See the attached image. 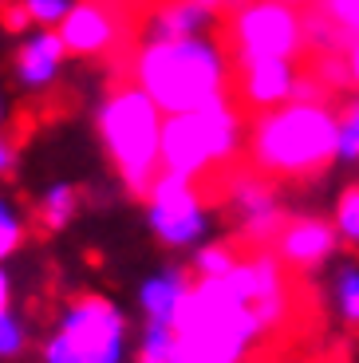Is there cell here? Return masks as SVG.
<instances>
[{
  "label": "cell",
  "mask_w": 359,
  "mask_h": 363,
  "mask_svg": "<svg viewBox=\"0 0 359 363\" xmlns=\"http://www.w3.org/2000/svg\"><path fill=\"white\" fill-rule=\"evenodd\" d=\"M126 72L158 103L162 115L198 111L233 91V60L217 32L138 44L126 55Z\"/></svg>",
  "instance_id": "obj_1"
},
{
  "label": "cell",
  "mask_w": 359,
  "mask_h": 363,
  "mask_svg": "<svg viewBox=\"0 0 359 363\" xmlns=\"http://www.w3.org/2000/svg\"><path fill=\"white\" fill-rule=\"evenodd\" d=\"M245 111L229 95L198 111L166 115L162 123V170L182 174L206 201H225V186L245 162Z\"/></svg>",
  "instance_id": "obj_2"
},
{
  "label": "cell",
  "mask_w": 359,
  "mask_h": 363,
  "mask_svg": "<svg viewBox=\"0 0 359 363\" xmlns=\"http://www.w3.org/2000/svg\"><path fill=\"white\" fill-rule=\"evenodd\" d=\"M245 158L269 182L312 178L340 158V118L328 103H285L249 118Z\"/></svg>",
  "instance_id": "obj_3"
},
{
  "label": "cell",
  "mask_w": 359,
  "mask_h": 363,
  "mask_svg": "<svg viewBox=\"0 0 359 363\" xmlns=\"http://www.w3.org/2000/svg\"><path fill=\"white\" fill-rule=\"evenodd\" d=\"M162 111L131 75H118L99 103V138L126 194L146 201L162 174Z\"/></svg>",
  "instance_id": "obj_4"
},
{
  "label": "cell",
  "mask_w": 359,
  "mask_h": 363,
  "mask_svg": "<svg viewBox=\"0 0 359 363\" xmlns=\"http://www.w3.org/2000/svg\"><path fill=\"white\" fill-rule=\"evenodd\" d=\"M126 344V320L115 300L79 292L55 316L52 336L40 347L44 363H118Z\"/></svg>",
  "instance_id": "obj_5"
},
{
  "label": "cell",
  "mask_w": 359,
  "mask_h": 363,
  "mask_svg": "<svg viewBox=\"0 0 359 363\" xmlns=\"http://www.w3.org/2000/svg\"><path fill=\"white\" fill-rule=\"evenodd\" d=\"M217 40L229 60H300L304 55V12L285 0H245L241 9L225 12Z\"/></svg>",
  "instance_id": "obj_6"
},
{
  "label": "cell",
  "mask_w": 359,
  "mask_h": 363,
  "mask_svg": "<svg viewBox=\"0 0 359 363\" xmlns=\"http://www.w3.org/2000/svg\"><path fill=\"white\" fill-rule=\"evenodd\" d=\"M206 198L198 194V186L182 174L162 170L154 178L150 194H146V218L162 245H189L198 241L206 229Z\"/></svg>",
  "instance_id": "obj_7"
},
{
  "label": "cell",
  "mask_w": 359,
  "mask_h": 363,
  "mask_svg": "<svg viewBox=\"0 0 359 363\" xmlns=\"http://www.w3.org/2000/svg\"><path fill=\"white\" fill-rule=\"evenodd\" d=\"M297 79H300L297 60H277V55H265V60H233V91H229V99L245 115H265L272 107L292 103Z\"/></svg>",
  "instance_id": "obj_8"
},
{
  "label": "cell",
  "mask_w": 359,
  "mask_h": 363,
  "mask_svg": "<svg viewBox=\"0 0 359 363\" xmlns=\"http://www.w3.org/2000/svg\"><path fill=\"white\" fill-rule=\"evenodd\" d=\"M63 60H67V48H63L60 32L55 28H40L36 36L20 40L16 55H12V79L24 91H48L60 75Z\"/></svg>",
  "instance_id": "obj_9"
},
{
  "label": "cell",
  "mask_w": 359,
  "mask_h": 363,
  "mask_svg": "<svg viewBox=\"0 0 359 363\" xmlns=\"http://www.w3.org/2000/svg\"><path fill=\"white\" fill-rule=\"evenodd\" d=\"M336 241H340L336 225H328V221H320V218H297V221H285V229H280L277 241H272V253H277L288 269L300 272V269H312V264L328 261Z\"/></svg>",
  "instance_id": "obj_10"
},
{
  "label": "cell",
  "mask_w": 359,
  "mask_h": 363,
  "mask_svg": "<svg viewBox=\"0 0 359 363\" xmlns=\"http://www.w3.org/2000/svg\"><path fill=\"white\" fill-rule=\"evenodd\" d=\"M79 206H83L79 186H72V182H55V186H48V190L40 194L36 206H32V229H36L40 237L60 233V229L72 225V218L79 213Z\"/></svg>",
  "instance_id": "obj_11"
},
{
  "label": "cell",
  "mask_w": 359,
  "mask_h": 363,
  "mask_svg": "<svg viewBox=\"0 0 359 363\" xmlns=\"http://www.w3.org/2000/svg\"><path fill=\"white\" fill-rule=\"evenodd\" d=\"M189 289V277L182 269H170V272H158L143 284L138 300H143V312L150 324H170L174 328V316H178V304Z\"/></svg>",
  "instance_id": "obj_12"
},
{
  "label": "cell",
  "mask_w": 359,
  "mask_h": 363,
  "mask_svg": "<svg viewBox=\"0 0 359 363\" xmlns=\"http://www.w3.org/2000/svg\"><path fill=\"white\" fill-rule=\"evenodd\" d=\"M241 261H245L241 245H237V241H221V245L198 249V257H194V272H198V277H229Z\"/></svg>",
  "instance_id": "obj_13"
},
{
  "label": "cell",
  "mask_w": 359,
  "mask_h": 363,
  "mask_svg": "<svg viewBox=\"0 0 359 363\" xmlns=\"http://www.w3.org/2000/svg\"><path fill=\"white\" fill-rule=\"evenodd\" d=\"M174 347H178V332L170 324H150L146 320L143 344H138V363H174Z\"/></svg>",
  "instance_id": "obj_14"
},
{
  "label": "cell",
  "mask_w": 359,
  "mask_h": 363,
  "mask_svg": "<svg viewBox=\"0 0 359 363\" xmlns=\"http://www.w3.org/2000/svg\"><path fill=\"white\" fill-rule=\"evenodd\" d=\"M24 241H28V221L16 213L12 201L0 194V264L9 261V257H16L20 249H24Z\"/></svg>",
  "instance_id": "obj_15"
},
{
  "label": "cell",
  "mask_w": 359,
  "mask_h": 363,
  "mask_svg": "<svg viewBox=\"0 0 359 363\" xmlns=\"http://www.w3.org/2000/svg\"><path fill=\"white\" fill-rule=\"evenodd\" d=\"M336 233L348 241V245H359V182L348 186L336 201Z\"/></svg>",
  "instance_id": "obj_16"
},
{
  "label": "cell",
  "mask_w": 359,
  "mask_h": 363,
  "mask_svg": "<svg viewBox=\"0 0 359 363\" xmlns=\"http://www.w3.org/2000/svg\"><path fill=\"white\" fill-rule=\"evenodd\" d=\"M24 347H28V328L12 312H0V363L24 355Z\"/></svg>",
  "instance_id": "obj_17"
},
{
  "label": "cell",
  "mask_w": 359,
  "mask_h": 363,
  "mask_svg": "<svg viewBox=\"0 0 359 363\" xmlns=\"http://www.w3.org/2000/svg\"><path fill=\"white\" fill-rule=\"evenodd\" d=\"M336 300H340V312L348 316V324H359V269L355 264H343L340 281H336Z\"/></svg>",
  "instance_id": "obj_18"
},
{
  "label": "cell",
  "mask_w": 359,
  "mask_h": 363,
  "mask_svg": "<svg viewBox=\"0 0 359 363\" xmlns=\"http://www.w3.org/2000/svg\"><path fill=\"white\" fill-rule=\"evenodd\" d=\"M340 158H359V99H351L340 115Z\"/></svg>",
  "instance_id": "obj_19"
},
{
  "label": "cell",
  "mask_w": 359,
  "mask_h": 363,
  "mask_svg": "<svg viewBox=\"0 0 359 363\" xmlns=\"http://www.w3.org/2000/svg\"><path fill=\"white\" fill-rule=\"evenodd\" d=\"M24 12L40 28H60V20L72 12V0H24Z\"/></svg>",
  "instance_id": "obj_20"
},
{
  "label": "cell",
  "mask_w": 359,
  "mask_h": 363,
  "mask_svg": "<svg viewBox=\"0 0 359 363\" xmlns=\"http://www.w3.org/2000/svg\"><path fill=\"white\" fill-rule=\"evenodd\" d=\"M320 9L351 36H359V0H320Z\"/></svg>",
  "instance_id": "obj_21"
},
{
  "label": "cell",
  "mask_w": 359,
  "mask_h": 363,
  "mask_svg": "<svg viewBox=\"0 0 359 363\" xmlns=\"http://www.w3.org/2000/svg\"><path fill=\"white\" fill-rule=\"evenodd\" d=\"M174 363H225V359H217V355H209V352H201V347L182 344L178 340V347H174Z\"/></svg>",
  "instance_id": "obj_22"
},
{
  "label": "cell",
  "mask_w": 359,
  "mask_h": 363,
  "mask_svg": "<svg viewBox=\"0 0 359 363\" xmlns=\"http://www.w3.org/2000/svg\"><path fill=\"white\" fill-rule=\"evenodd\" d=\"M12 170H16V143L9 130H0V178H12Z\"/></svg>",
  "instance_id": "obj_23"
},
{
  "label": "cell",
  "mask_w": 359,
  "mask_h": 363,
  "mask_svg": "<svg viewBox=\"0 0 359 363\" xmlns=\"http://www.w3.org/2000/svg\"><path fill=\"white\" fill-rule=\"evenodd\" d=\"M201 4H206V9H214L217 16H225V12H233V9H241L245 0H201Z\"/></svg>",
  "instance_id": "obj_24"
},
{
  "label": "cell",
  "mask_w": 359,
  "mask_h": 363,
  "mask_svg": "<svg viewBox=\"0 0 359 363\" xmlns=\"http://www.w3.org/2000/svg\"><path fill=\"white\" fill-rule=\"evenodd\" d=\"M12 304V284H9V272L0 269V312H9Z\"/></svg>",
  "instance_id": "obj_25"
},
{
  "label": "cell",
  "mask_w": 359,
  "mask_h": 363,
  "mask_svg": "<svg viewBox=\"0 0 359 363\" xmlns=\"http://www.w3.org/2000/svg\"><path fill=\"white\" fill-rule=\"evenodd\" d=\"M348 67H351V83L359 87V36H355V44H351V52H348Z\"/></svg>",
  "instance_id": "obj_26"
},
{
  "label": "cell",
  "mask_w": 359,
  "mask_h": 363,
  "mask_svg": "<svg viewBox=\"0 0 359 363\" xmlns=\"http://www.w3.org/2000/svg\"><path fill=\"white\" fill-rule=\"evenodd\" d=\"M118 4H126L131 12H138V9H146V4H154V0H118Z\"/></svg>",
  "instance_id": "obj_27"
},
{
  "label": "cell",
  "mask_w": 359,
  "mask_h": 363,
  "mask_svg": "<svg viewBox=\"0 0 359 363\" xmlns=\"http://www.w3.org/2000/svg\"><path fill=\"white\" fill-rule=\"evenodd\" d=\"M285 4H292V9L304 12V9H312V4H320V0H285Z\"/></svg>",
  "instance_id": "obj_28"
},
{
  "label": "cell",
  "mask_w": 359,
  "mask_h": 363,
  "mask_svg": "<svg viewBox=\"0 0 359 363\" xmlns=\"http://www.w3.org/2000/svg\"><path fill=\"white\" fill-rule=\"evenodd\" d=\"M4 123H9V107H4V91H0V130H4Z\"/></svg>",
  "instance_id": "obj_29"
}]
</instances>
